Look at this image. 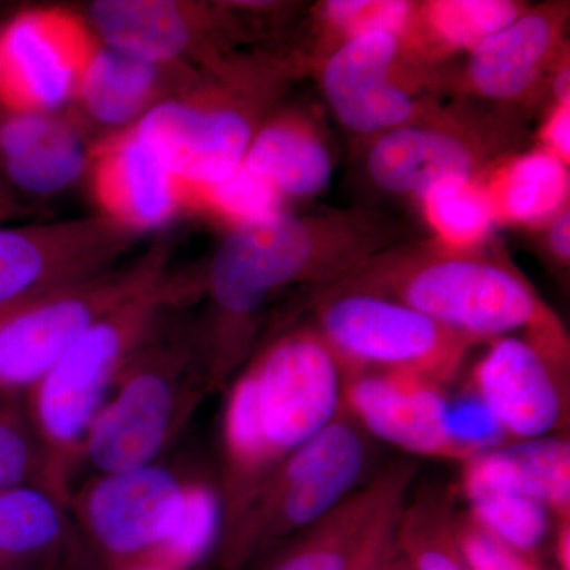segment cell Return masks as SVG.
Returning a JSON list of instances; mask_svg holds the SVG:
<instances>
[{
	"label": "cell",
	"instance_id": "8992f818",
	"mask_svg": "<svg viewBox=\"0 0 570 570\" xmlns=\"http://www.w3.org/2000/svg\"><path fill=\"white\" fill-rule=\"evenodd\" d=\"M183 298L186 287L165 277L156 287L97 322L22 393L26 414L67 498L71 471L81 464L89 428L107 403L124 366L163 311L179 305Z\"/></svg>",
	"mask_w": 570,
	"mask_h": 570
},
{
	"label": "cell",
	"instance_id": "7402d4cb",
	"mask_svg": "<svg viewBox=\"0 0 570 570\" xmlns=\"http://www.w3.org/2000/svg\"><path fill=\"white\" fill-rule=\"evenodd\" d=\"M88 164L80 135L48 112L0 116V174L22 194L61 193L81 178Z\"/></svg>",
	"mask_w": 570,
	"mask_h": 570
},
{
	"label": "cell",
	"instance_id": "9a60e30c",
	"mask_svg": "<svg viewBox=\"0 0 570 570\" xmlns=\"http://www.w3.org/2000/svg\"><path fill=\"white\" fill-rule=\"evenodd\" d=\"M94 47L80 22L55 10L24 11L0 32L3 111L48 112L70 102Z\"/></svg>",
	"mask_w": 570,
	"mask_h": 570
},
{
	"label": "cell",
	"instance_id": "2e32d148",
	"mask_svg": "<svg viewBox=\"0 0 570 570\" xmlns=\"http://www.w3.org/2000/svg\"><path fill=\"white\" fill-rule=\"evenodd\" d=\"M129 232L108 217L0 228V307L107 272Z\"/></svg>",
	"mask_w": 570,
	"mask_h": 570
},
{
	"label": "cell",
	"instance_id": "5bb4252c",
	"mask_svg": "<svg viewBox=\"0 0 570 570\" xmlns=\"http://www.w3.org/2000/svg\"><path fill=\"white\" fill-rule=\"evenodd\" d=\"M485 346L466 385L509 441L564 434L569 426V365L523 336L497 337Z\"/></svg>",
	"mask_w": 570,
	"mask_h": 570
},
{
	"label": "cell",
	"instance_id": "f546056e",
	"mask_svg": "<svg viewBox=\"0 0 570 570\" xmlns=\"http://www.w3.org/2000/svg\"><path fill=\"white\" fill-rule=\"evenodd\" d=\"M411 0H325L313 9V48L307 52L311 67L341 45L367 36L390 32L406 37L414 14Z\"/></svg>",
	"mask_w": 570,
	"mask_h": 570
},
{
	"label": "cell",
	"instance_id": "b9f144b4",
	"mask_svg": "<svg viewBox=\"0 0 570 570\" xmlns=\"http://www.w3.org/2000/svg\"><path fill=\"white\" fill-rule=\"evenodd\" d=\"M122 570H171L167 566L160 564V562L154 560H146L137 562V564L129 566V568Z\"/></svg>",
	"mask_w": 570,
	"mask_h": 570
},
{
	"label": "cell",
	"instance_id": "1f68e13d",
	"mask_svg": "<svg viewBox=\"0 0 570 570\" xmlns=\"http://www.w3.org/2000/svg\"><path fill=\"white\" fill-rule=\"evenodd\" d=\"M21 485L50 490L69 504L29 422L22 396L0 392V490Z\"/></svg>",
	"mask_w": 570,
	"mask_h": 570
},
{
	"label": "cell",
	"instance_id": "7bdbcfd3",
	"mask_svg": "<svg viewBox=\"0 0 570 570\" xmlns=\"http://www.w3.org/2000/svg\"><path fill=\"white\" fill-rule=\"evenodd\" d=\"M0 80H2V62H0Z\"/></svg>",
	"mask_w": 570,
	"mask_h": 570
},
{
	"label": "cell",
	"instance_id": "7c38bea8",
	"mask_svg": "<svg viewBox=\"0 0 570 570\" xmlns=\"http://www.w3.org/2000/svg\"><path fill=\"white\" fill-rule=\"evenodd\" d=\"M189 475L156 461L92 475L70 491L71 520L100 570L151 560L174 531Z\"/></svg>",
	"mask_w": 570,
	"mask_h": 570
},
{
	"label": "cell",
	"instance_id": "3957f363",
	"mask_svg": "<svg viewBox=\"0 0 570 570\" xmlns=\"http://www.w3.org/2000/svg\"><path fill=\"white\" fill-rule=\"evenodd\" d=\"M321 287L395 299L483 346L523 333L569 365V337L560 317L493 236L471 247L417 236Z\"/></svg>",
	"mask_w": 570,
	"mask_h": 570
},
{
	"label": "cell",
	"instance_id": "e575fe53",
	"mask_svg": "<svg viewBox=\"0 0 570 570\" xmlns=\"http://www.w3.org/2000/svg\"><path fill=\"white\" fill-rule=\"evenodd\" d=\"M450 433L463 461L510 442L497 419L468 385L450 401Z\"/></svg>",
	"mask_w": 570,
	"mask_h": 570
},
{
	"label": "cell",
	"instance_id": "d4e9b609",
	"mask_svg": "<svg viewBox=\"0 0 570 570\" xmlns=\"http://www.w3.org/2000/svg\"><path fill=\"white\" fill-rule=\"evenodd\" d=\"M480 186L497 224L539 230L569 205V165L535 146L502 160Z\"/></svg>",
	"mask_w": 570,
	"mask_h": 570
},
{
	"label": "cell",
	"instance_id": "4dcf8cb0",
	"mask_svg": "<svg viewBox=\"0 0 570 570\" xmlns=\"http://www.w3.org/2000/svg\"><path fill=\"white\" fill-rule=\"evenodd\" d=\"M469 515L510 549L539 561L554 539L557 519L538 499L510 493H480L466 498Z\"/></svg>",
	"mask_w": 570,
	"mask_h": 570
},
{
	"label": "cell",
	"instance_id": "8d00e7d4",
	"mask_svg": "<svg viewBox=\"0 0 570 570\" xmlns=\"http://www.w3.org/2000/svg\"><path fill=\"white\" fill-rule=\"evenodd\" d=\"M401 509L392 513L381 524L355 570H411L397 549L396 542V527Z\"/></svg>",
	"mask_w": 570,
	"mask_h": 570
},
{
	"label": "cell",
	"instance_id": "7a4b0ae2",
	"mask_svg": "<svg viewBox=\"0 0 570 570\" xmlns=\"http://www.w3.org/2000/svg\"><path fill=\"white\" fill-rule=\"evenodd\" d=\"M347 379L317 330L298 322L254 351L228 382L220 417L223 532L277 466L335 420Z\"/></svg>",
	"mask_w": 570,
	"mask_h": 570
},
{
	"label": "cell",
	"instance_id": "d6986e66",
	"mask_svg": "<svg viewBox=\"0 0 570 570\" xmlns=\"http://www.w3.org/2000/svg\"><path fill=\"white\" fill-rule=\"evenodd\" d=\"M94 193L108 219L127 230L160 227L187 204L183 187L134 127L97 154Z\"/></svg>",
	"mask_w": 570,
	"mask_h": 570
},
{
	"label": "cell",
	"instance_id": "6da1fadb",
	"mask_svg": "<svg viewBox=\"0 0 570 570\" xmlns=\"http://www.w3.org/2000/svg\"><path fill=\"white\" fill-rule=\"evenodd\" d=\"M414 238L393 214L365 206L279 212L232 227L206 272L208 313L197 325L214 392L227 387L253 355L262 316L277 296L333 283Z\"/></svg>",
	"mask_w": 570,
	"mask_h": 570
},
{
	"label": "cell",
	"instance_id": "603a6c76",
	"mask_svg": "<svg viewBox=\"0 0 570 570\" xmlns=\"http://www.w3.org/2000/svg\"><path fill=\"white\" fill-rule=\"evenodd\" d=\"M85 553L58 494L33 485L0 490V570H62Z\"/></svg>",
	"mask_w": 570,
	"mask_h": 570
},
{
	"label": "cell",
	"instance_id": "ac0fdd59",
	"mask_svg": "<svg viewBox=\"0 0 570 570\" xmlns=\"http://www.w3.org/2000/svg\"><path fill=\"white\" fill-rule=\"evenodd\" d=\"M419 468L392 464L316 523L258 558L257 570H355L381 524L403 508Z\"/></svg>",
	"mask_w": 570,
	"mask_h": 570
},
{
	"label": "cell",
	"instance_id": "74e56055",
	"mask_svg": "<svg viewBox=\"0 0 570 570\" xmlns=\"http://www.w3.org/2000/svg\"><path fill=\"white\" fill-rule=\"evenodd\" d=\"M539 148L546 149L562 163H570V100L550 105L540 127Z\"/></svg>",
	"mask_w": 570,
	"mask_h": 570
},
{
	"label": "cell",
	"instance_id": "d6a6232c",
	"mask_svg": "<svg viewBox=\"0 0 570 570\" xmlns=\"http://www.w3.org/2000/svg\"><path fill=\"white\" fill-rule=\"evenodd\" d=\"M419 204L434 238L445 245L478 246L493 235L497 220L480 183L438 187Z\"/></svg>",
	"mask_w": 570,
	"mask_h": 570
},
{
	"label": "cell",
	"instance_id": "e0dca14e",
	"mask_svg": "<svg viewBox=\"0 0 570 570\" xmlns=\"http://www.w3.org/2000/svg\"><path fill=\"white\" fill-rule=\"evenodd\" d=\"M450 387L396 371L347 379L344 406L371 439L423 459L463 461L450 433Z\"/></svg>",
	"mask_w": 570,
	"mask_h": 570
},
{
	"label": "cell",
	"instance_id": "d590c367",
	"mask_svg": "<svg viewBox=\"0 0 570 570\" xmlns=\"http://www.w3.org/2000/svg\"><path fill=\"white\" fill-rule=\"evenodd\" d=\"M456 534L471 570H543L539 561L493 538L468 512L456 513Z\"/></svg>",
	"mask_w": 570,
	"mask_h": 570
},
{
	"label": "cell",
	"instance_id": "ab89813d",
	"mask_svg": "<svg viewBox=\"0 0 570 570\" xmlns=\"http://www.w3.org/2000/svg\"><path fill=\"white\" fill-rule=\"evenodd\" d=\"M6 178L0 174V217L7 216L13 209V200Z\"/></svg>",
	"mask_w": 570,
	"mask_h": 570
},
{
	"label": "cell",
	"instance_id": "9c48e42d",
	"mask_svg": "<svg viewBox=\"0 0 570 570\" xmlns=\"http://www.w3.org/2000/svg\"><path fill=\"white\" fill-rule=\"evenodd\" d=\"M302 311L348 377L363 371H396L450 387L472 348L483 346L403 303L362 292L309 288Z\"/></svg>",
	"mask_w": 570,
	"mask_h": 570
},
{
	"label": "cell",
	"instance_id": "52a82bcc",
	"mask_svg": "<svg viewBox=\"0 0 570 570\" xmlns=\"http://www.w3.org/2000/svg\"><path fill=\"white\" fill-rule=\"evenodd\" d=\"M371 455V438L343 406L332 423L277 466L242 517L224 532L217 566L245 570L316 523L365 483Z\"/></svg>",
	"mask_w": 570,
	"mask_h": 570
},
{
	"label": "cell",
	"instance_id": "44dd1931",
	"mask_svg": "<svg viewBox=\"0 0 570 570\" xmlns=\"http://www.w3.org/2000/svg\"><path fill=\"white\" fill-rule=\"evenodd\" d=\"M459 490L464 499L510 493L538 499L557 523L570 521V441L568 434L509 442L461 463Z\"/></svg>",
	"mask_w": 570,
	"mask_h": 570
},
{
	"label": "cell",
	"instance_id": "60d3db41",
	"mask_svg": "<svg viewBox=\"0 0 570 570\" xmlns=\"http://www.w3.org/2000/svg\"><path fill=\"white\" fill-rule=\"evenodd\" d=\"M62 570H100L88 553L82 554L77 561L70 562Z\"/></svg>",
	"mask_w": 570,
	"mask_h": 570
},
{
	"label": "cell",
	"instance_id": "30bf717a",
	"mask_svg": "<svg viewBox=\"0 0 570 570\" xmlns=\"http://www.w3.org/2000/svg\"><path fill=\"white\" fill-rule=\"evenodd\" d=\"M336 122L363 141L436 116L449 71L426 62L401 36L367 33L311 67Z\"/></svg>",
	"mask_w": 570,
	"mask_h": 570
},
{
	"label": "cell",
	"instance_id": "277c9868",
	"mask_svg": "<svg viewBox=\"0 0 570 570\" xmlns=\"http://www.w3.org/2000/svg\"><path fill=\"white\" fill-rule=\"evenodd\" d=\"M305 71L303 55L224 59L204 91L154 105L134 130L156 149L190 204L242 167L254 135Z\"/></svg>",
	"mask_w": 570,
	"mask_h": 570
},
{
	"label": "cell",
	"instance_id": "f35d334b",
	"mask_svg": "<svg viewBox=\"0 0 570 570\" xmlns=\"http://www.w3.org/2000/svg\"><path fill=\"white\" fill-rule=\"evenodd\" d=\"M542 232L540 245L547 258L554 268L564 272L570 264V205L564 206L560 213L539 228Z\"/></svg>",
	"mask_w": 570,
	"mask_h": 570
},
{
	"label": "cell",
	"instance_id": "5b68a950",
	"mask_svg": "<svg viewBox=\"0 0 570 570\" xmlns=\"http://www.w3.org/2000/svg\"><path fill=\"white\" fill-rule=\"evenodd\" d=\"M174 306L163 311L135 348L89 428L81 464L96 474L159 461L213 393L197 325L167 322Z\"/></svg>",
	"mask_w": 570,
	"mask_h": 570
},
{
	"label": "cell",
	"instance_id": "83f0119b",
	"mask_svg": "<svg viewBox=\"0 0 570 570\" xmlns=\"http://www.w3.org/2000/svg\"><path fill=\"white\" fill-rule=\"evenodd\" d=\"M449 490L423 487L406 499L396 527L397 549L411 570H471L464 560Z\"/></svg>",
	"mask_w": 570,
	"mask_h": 570
},
{
	"label": "cell",
	"instance_id": "cb8c5ba5",
	"mask_svg": "<svg viewBox=\"0 0 570 570\" xmlns=\"http://www.w3.org/2000/svg\"><path fill=\"white\" fill-rule=\"evenodd\" d=\"M92 26L110 50L165 66L198 40L193 10L167 0H99L89 9Z\"/></svg>",
	"mask_w": 570,
	"mask_h": 570
},
{
	"label": "cell",
	"instance_id": "ba28073f",
	"mask_svg": "<svg viewBox=\"0 0 570 570\" xmlns=\"http://www.w3.org/2000/svg\"><path fill=\"white\" fill-rule=\"evenodd\" d=\"M524 119L452 99L425 122L358 141L367 181L379 193L422 200L449 184L480 183L502 160L523 151Z\"/></svg>",
	"mask_w": 570,
	"mask_h": 570
},
{
	"label": "cell",
	"instance_id": "8fae6325",
	"mask_svg": "<svg viewBox=\"0 0 570 570\" xmlns=\"http://www.w3.org/2000/svg\"><path fill=\"white\" fill-rule=\"evenodd\" d=\"M165 265V249H153L129 268L0 307V392L22 396L97 322L163 283Z\"/></svg>",
	"mask_w": 570,
	"mask_h": 570
},
{
	"label": "cell",
	"instance_id": "484cf974",
	"mask_svg": "<svg viewBox=\"0 0 570 570\" xmlns=\"http://www.w3.org/2000/svg\"><path fill=\"white\" fill-rule=\"evenodd\" d=\"M530 7L520 0H422L404 40L434 66L469 55Z\"/></svg>",
	"mask_w": 570,
	"mask_h": 570
},
{
	"label": "cell",
	"instance_id": "836d02e7",
	"mask_svg": "<svg viewBox=\"0 0 570 570\" xmlns=\"http://www.w3.org/2000/svg\"><path fill=\"white\" fill-rule=\"evenodd\" d=\"M193 202L235 227L283 212L284 200L261 176L242 165L223 181L195 194Z\"/></svg>",
	"mask_w": 570,
	"mask_h": 570
},
{
	"label": "cell",
	"instance_id": "4316f807",
	"mask_svg": "<svg viewBox=\"0 0 570 570\" xmlns=\"http://www.w3.org/2000/svg\"><path fill=\"white\" fill-rule=\"evenodd\" d=\"M165 66L138 61L110 48H94L77 97L94 121L119 127L151 110L164 85Z\"/></svg>",
	"mask_w": 570,
	"mask_h": 570
},
{
	"label": "cell",
	"instance_id": "f1b7e54d",
	"mask_svg": "<svg viewBox=\"0 0 570 570\" xmlns=\"http://www.w3.org/2000/svg\"><path fill=\"white\" fill-rule=\"evenodd\" d=\"M224 530L219 480L190 474L174 531L151 560L171 570H195L216 558Z\"/></svg>",
	"mask_w": 570,
	"mask_h": 570
},
{
	"label": "cell",
	"instance_id": "ffe728a7",
	"mask_svg": "<svg viewBox=\"0 0 570 570\" xmlns=\"http://www.w3.org/2000/svg\"><path fill=\"white\" fill-rule=\"evenodd\" d=\"M335 141L311 108H276L254 135L245 167L268 183L283 200H313L332 184Z\"/></svg>",
	"mask_w": 570,
	"mask_h": 570
},
{
	"label": "cell",
	"instance_id": "4fadbf2b",
	"mask_svg": "<svg viewBox=\"0 0 570 570\" xmlns=\"http://www.w3.org/2000/svg\"><path fill=\"white\" fill-rule=\"evenodd\" d=\"M570 3L528 7L515 21L469 52L449 75V96L471 100L527 121L549 96L551 75L568 55Z\"/></svg>",
	"mask_w": 570,
	"mask_h": 570
}]
</instances>
